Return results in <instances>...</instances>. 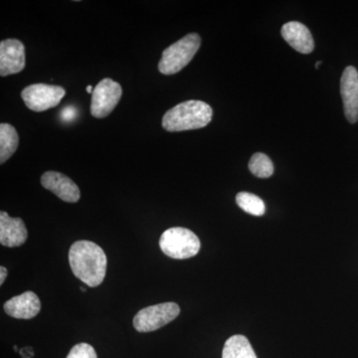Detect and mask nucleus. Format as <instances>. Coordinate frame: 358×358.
Wrapping results in <instances>:
<instances>
[{
    "label": "nucleus",
    "mask_w": 358,
    "mask_h": 358,
    "mask_svg": "<svg viewBox=\"0 0 358 358\" xmlns=\"http://www.w3.org/2000/svg\"><path fill=\"white\" fill-rule=\"evenodd\" d=\"M69 262L73 274L89 287L102 284L107 272V256L94 242L77 241L71 246Z\"/></svg>",
    "instance_id": "f257e3e1"
},
{
    "label": "nucleus",
    "mask_w": 358,
    "mask_h": 358,
    "mask_svg": "<svg viewBox=\"0 0 358 358\" xmlns=\"http://www.w3.org/2000/svg\"><path fill=\"white\" fill-rule=\"evenodd\" d=\"M213 110L208 103L190 100L167 110L162 117V128L171 133L204 128L212 121Z\"/></svg>",
    "instance_id": "f03ea898"
},
{
    "label": "nucleus",
    "mask_w": 358,
    "mask_h": 358,
    "mask_svg": "<svg viewBox=\"0 0 358 358\" xmlns=\"http://www.w3.org/2000/svg\"><path fill=\"white\" fill-rule=\"evenodd\" d=\"M201 45V38L196 33L186 35L176 43L167 47L162 52L159 63V71L162 74L174 75L189 64Z\"/></svg>",
    "instance_id": "7ed1b4c3"
},
{
    "label": "nucleus",
    "mask_w": 358,
    "mask_h": 358,
    "mask_svg": "<svg viewBox=\"0 0 358 358\" xmlns=\"http://www.w3.org/2000/svg\"><path fill=\"white\" fill-rule=\"evenodd\" d=\"M159 246L166 256L178 260H183L199 254L200 241L199 237L192 230L182 227H173L162 233Z\"/></svg>",
    "instance_id": "20e7f679"
},
{
    "label": "nucleus",
    "mask_w": 358,
    "mask_h": 358,
    "mask_svg": "<svg viewBox=\"0 0 358 358\" xmlns=\"http://www.w3.org/2000/svg\"><path fill=\"white\" fill-rule=\"evenodd\" d=\"M180 313L178 303H159L143 308L134 317V327L140 333H150L173 322Z\"/></svg>",
    "instance_id": "39448f33"
},
{
    "label": "nucleus",
    "mask_w": 358,
    "mask_h": 358,
    "mask_svg": "<svg viewBox=\"0 0 358 358\" xmlns=\"http://www.w3.org/2000/svg\"><path fill=\"white\" fill-rule=\"evenodd\" d=\"M65 95L64 88L48 84L30 85L21 92L26 107L34 112H44L57 107Z\"/></svg>",
    "instance_id": "423d86ee"
},
{
    "label": "nucleus",
    "mask_w": 358,
    "mask_h": 358,
    "mask_svg": "<svg viewBox=\"0 0 358 358\" xmlns=\"http://www.w3.org/2000/svg\"><path fill=\"white\" fill-rule=\"evenodd\" d=\"M122 89L117 82L105 78L99 82L92 94L91 114L96 119H103L114 110L121 100Z\"/></svg>",
    "instance_id": "0eeeda50"
},
{
    "label": "nucleus",
    "mask_w": 358,
    "mask_h": 358,
    "mask_svg": "<svg viewBox=\"0 0 358 358\" xmlns=\"http://www.w3.org/2000/svg\"><path fill=\"white\" fill-rule=\"evenodd\" d=\"M25 47L17 39H6L0 43V76L17 74L25 68Z\"/></svg>",
    "instance_id": "6e6552de"
},
{
    "label": "nucleus",
    "mask_w": 358,
    "mask_h": 358,
    "mask_svg": "<svg viewBox=\"0 0 358 358\" xmlns=\"http://www.w3.org/2000/svg\"><path fill=\"white\" fill-rule=\"evenodd\" d=\"M341 94L346 120L355 124L358 121V72L352 66H348L343 71Z\"/></svg>",
    "instance_id": "1a4fd4ad"
},
{
    "label": "nucleus",
    "mask_w": 358,
    "mask_h": 358,
    "mask_svg": "<svg viewBox=\"0 0 358 358\" xmlns=\"http://www.w3.org/2000/svg\"><path fill=\"white\" fill-rule=\"evenodd\" d=\"M41 185L61 200L69 203L79 201L81 193L72 179L57 171H47L41 176Z\"/></svg>",
    "instance_id": "9d476101"
},
{
    "label": "nucleus",
    "mask_w": 358,
    "mask_h": 358,
    "mask_svg": "<svg viewBox=\"0 0 358 358\" xmlns=\"http://www.w3.org/2000/svg\"><path fill=\"white\" fill-rule=\"evenodd\" d=\"M3 308L7 315L10 317L29 320L38 315L41 310V303L36 294L28 291L7 301Z\"/></svg>",
    "instance_id": "9b49d317"
},
{
    "label": "nucleus",
    "mask_w": 358,
    "mask_h": 358,
    "mask_svg": "<svg viewBox=\"0 0 358 358\" xmlns=\"http://www.w3.org/2000/svg\"><path fill=\"white\" fill-rule=\"evenodd\" d=\"M28 232L21 218H13L1 211L0 213V243L6 247H20L27 240Z\"/></svg>",
    "instance_id": "f8f14e48"
},
{
    "label": "nucleus",
    "mask_w": 358,
    "mask_h": 358,
    "mask_svg": "<svg viewBox=\"0 0 358 358\" xmlns=\"http://www.w3.org/2000/svg\"><path fill=\"white\" fill-rule=\"evenodd\" d=\"M282 36L289 46L301 54L312 53L315 49L312 33L307 26L298 21H291L282 26Z\"/></svg>",
    "instance_id": "ddd939ff"
},
{
    "label": "nucleus",
    "mask_w": 358,
    "mask_h": 358,
    "mask_svg": "<svg viewBox=\"0 0 358 358\" xmlns=\"http://www.w3.org/2000/svg\"><path fill=\"white\" fill-rule=\"evenodd\" d=\"M222 358H258L251 343L244 336H231L224 345Z\"/></svg>",
    "instance_id": "4468645a"
},
{
    "label": "nucleus",
    "mask_w": 358,
    "mask_h": 358,
    "mask_svg": "<svg viewBox=\"0 0 358 358\" xmlns=\"http://www.w3.org/2000/svg\"><path fill=\"white\" fill-rule=\"evenodd\" d=\"M20 143V136L11 124H0V164H3L16 152Z\"/></svg>",
    "instance_id": "2eb2a0df"
},
{
    "label": "nucleus",
    "mask_w": 358,
    "mask_h": 358,
    "mask_svg": "<svg viewBox=\"0 0 358 358\" xmlns=\"http://www.w3.org/2000/svg\"><path fill=\"white\" fill-rule=\"evenodd\" d=\"M236 202L238 206L254 216H262L265 214L266 206L265 203L260 197L257 196L255 194H252L249 192H240L238 193L236 196Z\"/></svg>",
    "instance_id": "dca6fc26"
},
{
    "label": "nucleus",
    "mask_w": 358,
    "mask_h": 358,
    "mask_svg": "<svg viewBox=\"0 0 358 358\" xmlns=\"http://www.w3.org/2000/svg\"><path fill=\"white\" fill-rule=\"evenodd\" d=\"M249 169L257 178H268L274 173V164L268 155L257 152L250 159Z\"/></svg>",
    "instance_id": "f3484780"
},
{
    "label": "nucleus",
    "mask_w": 358,
    "mask_h": 358,
    "mask_svg": "<svg viewBox=\"0 0 358 358\" xmlns=\"http://www.w3.org/2000/svg\"><path fill=\"white\" fill-rule=\"evenodd\" d=\"M66 358H98V357L93 346L82 343L73 346Z\"/></svg>",
    "instance_id": "a211bd4d"
},
{
    "label": "nucleus",
    "mask_w": 358,
    "mask_h": 358,
    "mask_svg": "<svg viewBox=\"0 0 358 358\" xmlns=\"http://www.w3.org/2000/svg\"><path fill=\"white\" fill-rule=\"evenodd\" d=\"M7 277V270L6 267H0V285L3 284Z\"/></svg>",
    "instance_id": "6ab92c4d"
},
{
    "label": "nucleus",
    "mask_w": 358,
    "mask_h": 358,
    "mask_svg": "<svg viewBox=\"0 0 358 358\" xmlns=\"http://www.w3.org/2000/svg\"><path fill=\"white\" fill-rule=\"evenodd\" d=\"M87 92H88L89 94H93L94 88L91 86V85H89V86H87Z\"/></svg>",
    "instance_id": "aec40b11"
},
{
    "label": "nucleus",
    "mask_w": 358,
    "mask_h": 358,
    "mask_svg": "<svg viewBox=\"0 0 358 358\" xmlns=\"http://www.w3.org/2000/svg\"><path fill=\"white\" fill-rule=\"evenodd\" d=\"M322 61H317V64H315V68H317V69H319L320 66V64H322Z\"/></svg>",
    "instance_id": "412c9836"
},
{
    "label": "nucleus",
    "mask_w": 358,
    "mask_h": 358,
    "mask_svg": "<svg viewBox=\"0 0 358 358\" xmlns=\"http://www.w3.org/2000/svg\"><path fill=\"white\" fill-rule=\"evenodd\" d=\"M81 289H82V291H83V292H86V289L83 288V287H81Z\"/></svg>",
    "instance_id": "4be33fe9"
}]
</instances>
